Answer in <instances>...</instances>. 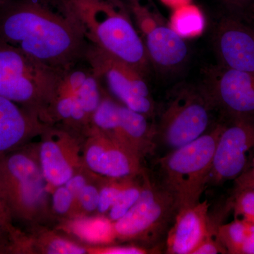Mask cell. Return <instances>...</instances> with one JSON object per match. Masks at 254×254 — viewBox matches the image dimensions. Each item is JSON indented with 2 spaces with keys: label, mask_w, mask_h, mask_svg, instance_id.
I'll return each instance as SVG.
<instances>
[{
  "label": "cell",
  "mask_w": 254,
  "mask_h": 254,
  "mask_svg": "<svg viewBox=\"0 0 254 254\" xmlns=\"http://www.w3.org/2000/svg\"><path fill=\"white\" fill-rule=\"evenodd\" d=\"M0 41L63 70L86 51L83 33L58 0H9L0 9Z\"/></svg>",
  "instance_id": "cell-1"
},
{
  "label": "cell",
  "mask_w": 254,
  "mask_h": 254,
  "mask_svg": "<svg viewBox=\"0 0 254 254\" xmlns=\"http://www.w3.org/2000/svg\"><path fill=\"white\" fill-rule=\"evenodd\" d=\"M86 41L131 65L146 76L150 62L127 1L58 0Z\"/></svg>",
  "instance_id": "cell-2"
},
{
  "label": "cell",
  "mask_w": 254,
  "mask_h": 254,
  "mask_svg": "<svg viewBox=\"0 0 254 254\" xmlns=\"http://www.w3.org/2000/svg\"><path fill=\"white\" fill-rule=\"evenodd\" d=\"M48 185L38 144H26L0 155V198L13 222L28 227L52 218Z\"/></svg>",
  "instance_id": "cell-3"
},
{
  "label": "cell",
  "mask_w": 254,
  "mask_h": 254,
  "mask_svg": "<svg viewBox=\"0 0 254 254\" xmlns=\"http://www.w3.org/2000/svg\"><path fill=\"white\" fill-rule=\"evenodd\" d=\"M224 123L194 141L171 150L157 161L154 178L173 196L177 211L199 202L208 185L214 153Z\"/></svg>",
  "instance_id": "cell-4"
},
{
  "label": "cell",
  "mask_w": 254,
  "mask_h": 254,
  "mask_svg": "<svg viewBox=\"0 0 254 254\" xmlns=\"http://www.w3.org/2000/svg\"><path fill=\"white\" fill-rule=\"evenodd\" d=\"M64 71L0 41V96L36 114L48 125V110Z\"/></svg>",
  "instance_id": "cell-5"
},
{
  "label": "cell",
  "mask_w": 254,
  "mask_h": 254,
  "mask_svg": "<svg viewBox=\"0 0 254 254\" xmlns=\"http://www.w3.org/2000/svg\"><path fill=\"white\" fill-rule=\"evenodd\" d=\"M215 108L203 86L180 83L157 110L156 143L173 150L208 131Z\"/></svg>",
  "instance_id": "cell-6"
},
{
  "label": "cell",
  "mask_w": 254,
  "mask_h": 254,
  "mask_svg": "<svg viewBox=\"0 0 254 254\" xmlns=\"http://www.w3.org/2000/svg\"><path fill=\"white\" fill-rule=\"evenodd\" d=\"M142 190L136 203L115 224L117 239L153 246L168 234L177 213L173 196L150 178L142 174Z\"/></svg>",
  "instance_id": "cell-7"
},
{
  "label": "cell",
  "mask_w": 254,
  "mask_h": 254,
  "mask_svg": "<svg viewBox=\"0 0 254 254\" xmlns=\"http://www.w3.org/2000/svg\"><path fill=\"white\" fill-rule=\"evenodd\" d=\"M102 98L99 80L92 71L68 68L50 104L48 123L61 122L66 128L85 135L91 128L93 114Z\"/></svg>",
  "instance_id": "cell-8"
},
{
  "label": "cell",
  "mask_w": 254,
  "mask_h": 254,
  "mask_svg": "<svg viewBox=\"0 0 254 254\" xmlns=\"http://www.w3.org/2000/svg\"><path fill=\"white\" fill-rule=\"evenodd\" d=\"M150 64L163 71L180 67L189 48L183 37L168 24L152 0H127Z\"/></svg>",
  "instance_id": "cell-9"
},
{
  "label": "cell",
  "mask_w": 254,
  "mask_h": 254,
  "mask_svg": "<svg viewBox=\"0 0 254 254\" xmlns=\"http://www.w3.org/2000/svg\"><path fill=\"white\" fill-rule=\"evenodd\" d=\"M92 72L106 82L122 104L149 118L156 116L157 107L145 76L131 65L104 50L90 45L84 53Z\"/></svg>",
  "instance_id": "cell-10"
},
{
  "label": "cell",
  "mask_w": 254,
  "mask_h": 254,
  "mask_svg": "<svg viewBox=\"0 0 254 254\" xmlns=\"http://www.w3.org/2000/svg\"><path fill=\"white\" fill-rule=\"evenodd\" d=\"M38 158L43 175L52 193L65 185L86 168L83 158L84 139L68 128H55L49 125L41 134Z\"/></svg>",
  "instance_id": "cell-11"
},
{
  "label": "cell",
  "mask_w": 254,
  "mask_h": 254,
  "mask_svg": "<svg viewBox=\"0 0 254 254\" xmlns=\"http://www.w3.org/2000/svg\"><path fill=\"white\" fill-rule=\"evenodd\" d=\"M203 86L225 120L254 122V73L220 66L209 72Z\"/></svg>",
  "instance_id": "cell-12"
},
{
  "label": "cell",
  "mask_w": 254,
  "mask_h": 254,
  "mask_svg": "<svg viewBox=\"0 0 254 254\" xmlns=\"http://www.w3.org/2000/svg\"><path fill=\"white\" fill-rule=\"evenodd\" d=\"M215 153L209 184L235 180L245 172L249 152L254 148V122L225 120Z\"/></svg>",
  "instance_id": "cell-13"
},
{
  "label": "cell",
  "mask_w": 254,
  "mask_h": 254,
  "mask_svg": "<svg viewBox=\"0 0 254 254\" xmlns=\"http://www.w3.org/2000/svg\"><path fill=\"white\" fill-rule=\"evenodd\" d=\"M84 136L83 162L92 173L107 178L125 179L140 177L145 171L141 159L94 127H91Z\"/></svg>",
  "instance_id": "cell-14"
},
{
  "label": "cell",
  "mask_w": 254,
  "mask_h": 254,
  "mask_svg": "<svg viewBox=\"0 0 254 254\" xmlns=\"http://www.w3.org/2000/svg\"><path fill=\"white\" fill-rule=\"evenodd\" d=\"M220 66L254 73V31L234 16L222 18L215 33Z\"/></svg>",
  "instance_id": "cell-15"
},
{
  "label": "cell",
  "mask_w": 254,
  "mask_h": 254,
  "mask_svg": "<svg viewBox=\"0 0 254 254\" xmlns=\"http://www.w3.org/2000/svg\"><path fill=\"white\" fill-rule=\"evenodd\" d=\"M48 126L36 114L0 96V155L26 144Z\"/></svg>",
  "instance_id": "cell-16"
},
{
  "label": "cell",
  "mask_w": 254,
  "mask_h": 254,
  "mask_svg": "<svg viewBox=\"0 0 254 254\" xmlns=\"http://www.w3.org/2000/svg\"><path fill=\"white\" fill-rule=\"evenodd\" d=\"M208 227L207 200L179 210L167 234L166 254H192L206 237Z\"/></svg>",
  "instance_id": "cell-17"
},
{
  "label": "cell",
  "mask_w": 254,
  "mask_h": 254,
  "mask_svg": "<svg viewBox=\"0 0 254 254\" xmlns=\"http://www.w3.org/2000/svg\"><path fill=\"white\" fill-rule=\"evenodd\" d=\"M119 117L125 141L129 149L141 160L151 154L157 146L155 124L148 117L123 104L119 105Z\"/></svg>",
  "instance_id": "cell-18"
},
{
  "label": "cell",
  "mask_w": 254,
  "mask_h": 254,
  "mask_svg": "<svg viewBox=\"0 0 254 254\" xmlns=\"http://www.w3.org/2000/svg\"><path fill=\"white\" fill-rule=\"evenodd\" d=\"M58 228L92 246L110 245L117 240L114 222L101 214L61 220Z\"/></svg>",
  "instance_id": "cell-19"
},
{
  "label": "cell",
  "mask_w": 254,
  "mask_h": 254,
  "mask_svg": "<svg viewBox=\"0 0 254 254\" xmlns=\"http://www.w3.org/2000/svg\"><path fill=\"white\" fill-rule=\"evenodd\" d=\"M28 240L31 254H86L87 247H83L42 225L28 227Z\"/></svg>",
  "instance_id": "cell-20"
},
{
  "label": "cell",
  "mask_w": 254,
  "mask_h": 254,
  "mask_svg": "<svg viewBox=\"0 0 254 254\" xmlns=\"http://www.w3.org/2000/svg\"><path fill=\"white\" fill-rule=\"evenodd\" d=\"M119 105L120 103L108 95L103 94L101 101L93 114L91 127L133 153L127 145L124 137L119 117Z\"/></svg>",
  "instance_id": "cell-21"
},
{
  "label": "cell",
  "mask_w": 254,
  "mask_h": 254,
  "mask_svg": "<svg viewBox=\"0 0 254 254\" xmlns=\"http://www.w3.org/2000/svg\"><path fill=\"white\" fill-rule=\"evenodd\" d=\"M170 26L183 38L198 36L204 28V18L197 6L190 4L175 9Z\"/></svg>",
  "instance_id": "cell-22"
},
{
  "label": "cell",
  "mask_w": 254,
  "mask_h": 254,
  "mask_svg": "<svg viewBox=\"0 0 254 254\" xmlns=\"http://www.w3.org/2000/svg\"><path fill=\"white\" fill-rule=\"evenodd\" d=\"M249 223L250 222L235 218L230 223L222 224L218 227V240L227 254H242Z\"/></svg>",
  "instance_id": "cell-23"
},
{
  "label": "cell",
  "mask_w": 254,
  "mask_h": 254,
  "mask_svg": "<svg viewBox=\"0 0 254 254\" xmlns=\"http://www.w3.org/2000/svg\"><path fill=\"white\" fill-rule=\"evenodd\" d=\"M100 177V198L98 204V214H108L110 208L118 199L122 192L130 183L133 179H114ZM136 178V177H135Z\"/></svg>",
  "instance_id": "cell-24"
},
{
  "label": "cell",
  "mask_w": 254,
  "mask_h": 254,
  "mask_svg": "<svg viewBox=\"0 0 254 254\" xmlns=\"http://www.w3.org/2000/svg\"><path fill=\"white\" fill-rule=\"evenodd\" d=\"M136 178L133 179L131 183L124 190L108 212V217L112 221L116 222L123 217L139 198L142 190V182L141 183L136 182Z\"/></svg>",
  "instance_id": "cell-25"
},
{
  "label": "cell",
  "mask_w": 254,
  "mask_h": 254,
  "mask_svg": "<svg viewBox=\"0 0 254 254\" xmlns=\"http://www.w3.org/2000/svg\"><path fill=\"white\" fill-rule=\"evenodd\" d=\"M100 185L88 182L78 195L71 218L98 211Z\"/></svg>",
  "instance_id": "cell-26"
},
{
  "label": "cell",
  "mask_w": 254,
  "mask_h": 254,
  "mask_svg": "<svg viewBox=\"0 0 254 254\" xmlns=\"http://www.w3.org/2000/svg\"><path fill=\"white\" fill-rule=\"evenodd\" d=\"M235 218L254 224V191L250 189H235L233 196Z\"/></svg>",
  "instance_id": "cell-27"
},
{
  "label": "cell",
  "mask_w": 254,
  "mask_h": 254,
  "mask_svg": "<svg viewBox=\"0 0 254 254\" xmlns=\"http://www.w3.org/2000/svg\"><path fill=\"white\" fill-rule=\"evenodd\" d=\"M52 210L57 216L71 218L74 208V196L64 185L56 187L52 191Z\"/></svg>",
  "instance_id": "cell-28"
},
{
  "label": "cell",
  "mask_w": 254,
  "mask_h": 254,
  "mask_svg": "<svg viewBox=\"0 0 254 254\" xmlns=\"http://www.w3.org/2000/svg\"><path fill=\"white\" fill-rule=\"evenodd\" d=\"M0 230L8 234L16 242L18 254L22 253L23 248L27 241L26 232L17 228L14 225L9 214L6 211L1 198H0Z\"/></svg>",
  "instance_id": "cell-29"
},
{
  "label": "cell",
  "mask_w": 254,
  "mask_h": 254,
  "mask_svg": "<svg viewBox=\"0 0 254 254\" xmlns=\"http://www.w3.org/2000/svg\"><path fill=\"white\" fill-rule=\"evenodd\" d=\"M90 254H146L154 253L153 249L145 248L139 246H91L87 247Z\"/></svg>",
  "instance_id": "cell-30"
},
{
  "label": "cell",
  "mask_w": 254,
  "mask_h": 254,
  "mask_svg": "<svg viewBox=\"0 0 254 254\" xmlns=\"http://www.w3.org/2000/svg\"><path fill=\"white\" fill-rule=\"evenodd\" d=\"M227 254L221 242L218 240V233L214 230H208L204 240L202 241L192 254Z\"/></svg>",
  "instance_id": "cell-31"
},
{
  "label": "cell",
  "mask_w": 254,
  "mask_h": 254,
  "mask_svg": "<svg viewBox=\"0 0 254 254\" xmlns=\"http://www.w3.org/2000/svg\"><path fill=\"white\" fill-rule=\"evenodd\" d=\"M18 254L17 246L12 237L0 230V254Z\"/></svg>",
  "instance_id": "cell-32"
},
{
  "label": "cell",
  "mask_w": 254,
  "mask_h": 254,
  "mask_svg": "<svg viewBox=\"0 0 254 254\" xmlns=\"http://www.w3.org/2000/svg\"><path fill=\"white\" fill-rule=\"evenodd\" d=\"M235 181V188L250 189L254 191V173L252 170L245 171Z\"/></svg>",
  "instance_id": "cell-33"
},
{
  "label": "cell",
  "mask_w": 254,
  "mask_h": 254,
  "mask_svg": "<svg viewBox=\"0 0 254 254\" xmlns=\"http://www.w3.org/2000/svg\"><path fill=\"white\" fill-rule=\"evenodd\" d=\"M242 254H254V224L249 223L248 230L245 243L242 247Z\"/></svg>",
  "instance_id": "cell-34"
},
{
  "label": "cell",
  "mask_w": 254,
  "mask_h": 254,
  "mask_svg": "<svg viewBox=\"0 0 254 254\" xmlns=\"http://www.w3.org/2000/svg\"><path fill=\"white\" fill-rule=\"evenodd\" d=\"M227 4L231 5L232 8H242L246 4H250L251 7L254 4V0H224Z\"/></svg>",
  "instance_id": "cell-35"
},
{
  "label": "cell",
  "mask_w": 254,
  "mask_h": 254,
  "mask_svg": "<svg viewBox=\"0 0 254 254\" xmlns=\"http://www.w3.org/2000/svg\"><path fill=\"white\" fill-rule=\"evenodd\" d=\"M162 1L165 4L171 6L174 9H176L184 5L190 4V0H162Z\"/></svg>",
  "instance_id": "cell-36"
},
{
  "label": "cell",
  "mask_w": 254,
  "mask_h": 254,
  "mask_svg": "<svg viewBox=\"0 0 254 254\" xmlns=\"http://www.w3.org/2000/svg\"><path fill=\"white\" fill-rule=\"evenodd\" d=\"M9 1V0H0V9H1V8H2L3 6H4V5Z\"/></svg>",
  "instance_id": "cell-37"
},
{
  "label": "cell",
  "mask_w": 254,
  "mask_h": 254,
  "mask_svg": "<svg viewBox=\"0 0 254 254\" xmlns=\"http://www.w3.org/2000/svg\"><path fill=\"white\" fill-rule=\"evenodd\" d=\"M252 13H253V14H254V4L253 5V6H252Z\"/></svg>",
  "instance_id": "cell-38"
},
{
  "label": "cell",
  "mask_w": 254,
  "mask_h": 254,
  "mask_svg": "<svg viewBox=\"0 0 254 254\" xmlns=\"http://www.w3.org/2000/svg\"><path fill=\"white\" fill-rule=\"evenodd\" d=\"M252 171H253V172H254V168H253V169H252Z\"/></svg>",
  "instance_id": "cell-39"
}]
</instances>
